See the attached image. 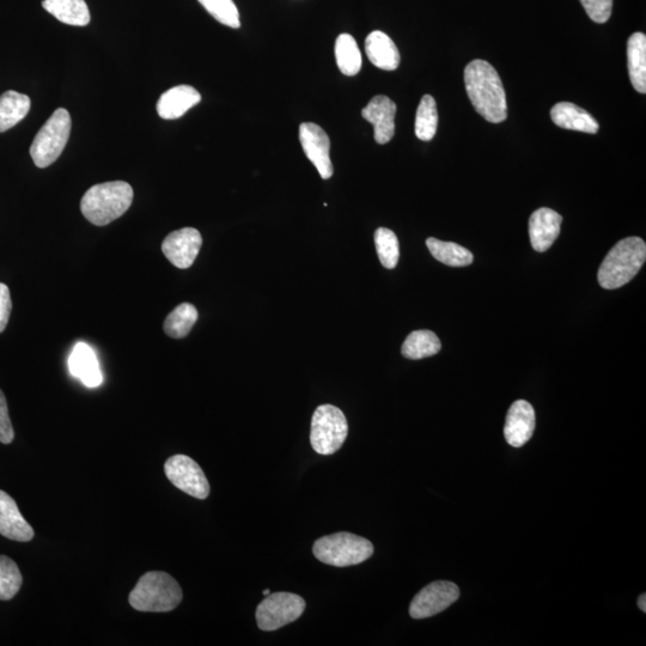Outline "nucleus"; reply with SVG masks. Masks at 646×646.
I'll list each match as a JSON object with an SVG mask.
<instances>
[{"label":"nucleus","instance_id":"obj_21","mask_svg":"<svg viewBox=\"0 0 646 646\" xmlns=\"http://www.w3.org/2000/svg\"><path fill=\"white\" fill-rule=\"evenodd\" d=\"M42 6L69 26L85 27L90 22V11L85 0H44Z\"/></svg>","mask_w":646,"mask_h":646},{"label":"nucleus","instance_id":"obj_19","mask_svg":"<svg viewBox=\"0 0 646 646\" xmlns=\"http://www.w3.org/2000/svg\"><path fill=\"white\" fill-rule=\"evenodd\" d=\"M69 367L71 374L78 377L87 387H99L103 381L95 352L87 344L78 343L75 346L69 359Z\"/></svg>","mask_w":646,"mask_h":646},{"label":"nucleus","instance_id":"obj_9","mask_svg":"<svg viewBox=\"0 0 646 646\" xmlns=\"http://www.w3.org/2000/svg\"><path fill=\"white\" fill-rule=\"evenodd\" d=\"M167 478L175 487L198 499H206L210 495V484L203 469L197 462L186 455L169 457L164 465Z\"/></svg>","mask_w":646,"mask_h":646},{"label":"nucleus","instance_id":"obj_17","mask_svg":"<svg viewBox=\"0 0 646 646\" xmlns=\"http://www.w3.org/2000/svg\"><path fill=\"white\" fill-rule=\"evenodd\" d=\"M201 95L191 85H178L162 94L157 102V113L164 120L184 117L194 106L199 105Z\"/></svg>","mask_w":646,"mask_h":646},{"label":"nucleus","instance_id":"obj_25","mask_svg":"<svg viewBox=\"0 0 646 646\" xmlns=\"http://www.w3.org/2000/svg\"><path fill=\"white\" fill-rule=\"evenodd\" d=\"M335 59L340 72L345 76H356L362 69V53L350 34H341L335 41Z\"/></svg>","mask_w":646,"mask_h":646},{"label":"nucleus","instance_id":"obj_22","mask_svg":"<svg viewBox=\"0 0 646 646\" xmlns=\"http://www.w3.org/2000/svg\"><path fill=\"white\" fill-rule=\"evenodd\" d=\"M627 59H629V73L633 88L638 93H646V36L635 33L630 36L627 44Z\"/></svg>","mask_w":646,"mask_h":646},{"label":"nucleus","instance_id":"obj_3","mask_svg":"<svg viewBox=\"0 0 646 646\" xmlns=\"http://www.w3.org/2000/svg\"><path fill=\"white\" fill-rule=\"evenodd\" d=\"M646 260V245L641 237L621 240L607 254L599 270V283L603 289L623 288L635 278Z\"/></svg>","mask_w":646,"mask_h":646},{"label":"nucleus","instance_id":"obj_28","mask_svg":"<svg viewBox=\"0 0 646 646\" xmlns=\"http://www.w3.org/2000/svg\"><path fill=\"white\" fill-rule=\"evenodd\" d=\"M438 112L434 97L423 96L419 103L416 117V136L424 142H430L436 136Z\"/></svg>","mask_w":646,"mask_h":646},{"label":"nucleus","instance_id":"obj_10","mask_svg":"<svg viewBox=\"0 0 646 646\" xmlns=\"http://www.w3.org/2000/svg\"><path fill=\"white\" fill-rule=\"evenodd\" d=\"M460 589L453 582L438 581L426 585L414 597L410 606V615L413 619H426L434 617L459 600Z\"/></svg>","mask_w":646,"mask_h":646},{"label":"nucleus","instance_id":"obj_13","mask_svg":"<svg viewBox=\"0 0 646 646\" xmlns=\"http://www.w3.org/2000/svg\"><path fill=\"white\" fill-rule=\"evenodd\" d=\"M535 411L526 400L511 405L505 422L504 436L511 447L521 448L532 438L535 430Z\"/></svg>","mask_w":646,"mask_h":646},{"label":"nucleus","instance_id":"obj_32","mask_svg":"<svg viewBox=\"0 0 646 646\" xmlns=\"http://www.w3.org/2000/svg\"><path fill=\"white\" fill-rule=\"evenodd\" d=\"M581 3L595 23H606L611 18L613 0H581Z\"/></svg>","mask_w":646,"mask_h":646},{"label":"nucleus","instance_id":"obj_14","mask_svg":"<svg viewBox=\"0 0 646 646\" xmlns=\"http://www.w3.org/2000/svg\"><path fill=\"white\" fill-rule=\"evenodd\" d=\"M563 217L558 212L542 207L529 219V237L534 251L544 253L556 242Z\"/></svg>","mask_w":646,"mask_h":646},{"label":"nucleus","instance_id":"obj_4","mask_svg":"<svg viewBox=\"0 0 646 646\" xmlns=\"http://www.w3.org/2000/svg\"><path fill=\"white\" fill-rule=\"evenodd\" d=\"M180 584L166 572L152 571L138 581L129 596L130 605L139 612L174 611L182 601Z\"/></svg>","mask_w":646,"mask_h":646},{"label":"nucleus","instance_id":"obj_18","mask_svg":"<svg viewBox=\"0 0 646 646\" xmlns=\"http://www.w3.org/2000/svg\"><path fill=\"white\" fill-rule=\"evenodd\" d=\"M551 118L562 129L595 134L600 126L585 109L570 102H560L552 108Z\"/></svg>","mask_w":646,"mask_h":646},{"label":"nucleus","instance_id":"obj_11","mask_svg":"<svg viewBox=\"0 0 646 646\" xmlns=\"http://www.w3.org/2000/svg\"><path fill=\"white\" fill-rule=\"evenodd\" d=\"M300 142L304 154L314 164L323 180L331 179L334 173L331 161V140L322 127L314 123L300 126Z\"/></svg>","mask_w":646,"mask_h":646},{"label":"nucleus","instance_id":"obj_35","mask_svg":"<svg viewBox=\"0 0 646 646\" xmlns=\"http://www.w3.org/2000/svg\"><path fill=\"white\" fill-rule=\"evenodd\" d=\"M638 607H639V609H641V611H643L644 613L646 612V595H645V594H643V595L639 596V599H638Z\"/></svg>","mask_w":646,"mask_h":646},{"label":"nucleus","instance_id":"obj_7","mask_svg":"<svg viewBox=\"0 0 646 646\" xmlns=\"http://www.w3.org/2000/svg\"><path fill=\"white\" fill-rule=\"evenodd\" d=\"M349 434V424L343 411L333 405L316 408L312 419L310 443L316 453L332 455L343 447Z\"/></svg>","mask_w":646,"mask_h":646},{"label":"nucleus","instance_id":"obj_24","mask_svg":"<svg viewBox=\"0 0 646 646\" xmlns=\"http://www.w3.org/2000/svg\"><path fill=\"white\" fill-rule=\"evenodd\" d=\"M442 349V344L437 335L431 331H414L402 345V356L418 361L437 355Z\"/></svg>","mask_w":646,"mask_h":646},{"label":"nucleus","instance_id":"obj_12","mask_svg":"<svg viewBox=\"0 0 646 646\" xmlns=\"http://www.w3.org/2000/svg\"><path fill=\"white\" fill-rule=\"evenodd\" d=\"M203 237L194 228H184L169 234L162 243V251L175 267L186 270L197 259Z\"/></svg>","mask_w":646,"mask_h":646},{"label":"nucleus","instance_id":"obj_36","mask_svg":"<svg viewBox=\"0 0 646 646\" xmlns=\"http://www.w3.org/2000/svg\"><path fill=\"white\" fill-rule=\"evenodd\" d=\"M270 594H271V590H270V589H265L264 591H262V595H264L265 597H266V596H268V595H270Z\"/></svg>","mask_w":646,"mask_h":646},{"label":"nucleus","instance_id":"obj_1","mask_svg":"<svg viewBox=\"0 0 646 646\" xmlns=\"http://www.w3.org/2000/svg\"><path fill=\"white\" fill-rule=\"evenodd\" d=\"M467 95L475 111L492 124L508 118L507 95L495 67L485 60H473L465 70Z\"/></svg>","mask_w":646,"mask_h":646},{"label":"nucleus","instance_id":"obj_20","mask_svg":"<svg viewBox=\"0 0 646 646\" xmlns=\"http://www.w3.org/2000/svg\"><path fill=\"white\" fill-rule=\"evenodd\" d=\"M365 52L371 63L381 70L394 71L400 65V53L392 39L380 30L368 35Z\"/></svg>","mask_w":646,"mask_h":646},{"label":"nucleus","instance_id":"obj_5","mask_svg":"<svg viewBox=\"0 0 646 646\" xmlns=\"http://www.w3.org/2000/svg\"><path fill=\"white\" fill-rule=\"evenodd\" d=\"M313 553L322 563L347 568L361 564L373 556L374 545L362 536L341 532L316 540Z\"/></svg>","mask_w":646,"mask_h":646},{"label":"nucleus","instance_id":"obj_16","mask_svg":"<svg viewBox=\"0 0 646 646\" xmlns=\"http://www.w3.org/2000/svg\"><path fill=\"white\" fill-rule=\"evenodd\" d=\"M0 535L18 542L34 539V529L18 510L14 498L0 490Z\"/></svg>","mask_w":646,"mask_h":646},{"label":"nucleus","instance_id":"obj_8","mask_svg":"<svg viewBox=\"0 0 646 646\" xmlns=\"http://www.w3.org/2000/svg\"><path fill=\"white\" fill-rule=\"evenodd\" d=\"M306 607L307 603L301 596L280 591L265 597L257 608L255 618L260 630L276 631L301 618Z\"/></svg>","mask_w":646,"mask_h":646},{"label":"nucleus","instance_id":"obj_6","mask_svg":"<svg viewBox=\"0 0 646 646\" xmlns=\"http://www.w3.org/2000/svg\"><path fill=\"white\" fill-rule=\"evenodd\" d=\"M72 121L70 113L64 108L57 109L36 134L30 156L36 167L47 168L63 154L69 142Z\"/></svg>","mask_w":646,"mask_h":646},{"label":"nucleus","instance_id":"obj_27","mask_svg":"<svg viewBox=\"0 0 646 646\" xmlns=\"http://www.w3.org/2000/svg\"><path fill=\"white\" fill-rule=\"evenodd\" d=\"M198 320V310L191 303H182L176 307L164 321V332L170 338L187 337Z\"/></svg>","mask_w":646,"mask_h":646},{"label":"nucleus","instance_id":"obj_34","mask_svg":"<svg viewBox=\"0 0 646 646\" xmlns=\"http://www.w3.org/2000/svg\"><path fill=\"white\" fill-rule=\"evenodd\" d=\"M12 310L10 290L8 286L0 283V333L8 326Z\"/></svg>","mask_w":646,"mask_h":646},{"label":"nucleus","instance_id":"obj_30","mask_svg":"<svg viewBox=\"0 0 646 646\" xmlns=\"http://www.w3.org/2000/svg\"><path fill=\"white\" fill-rule=\"evenodd\" d=\"M23 578L20 569L14 560L0 556V600L14 599L20 591Z\"/></svg>","mask_w":646,"mask_h":646},{"label":"nucleus","instance_id":"obj_15","mask_svg":"<svg viewBox=\"0 0 646 646\" xmlns=\"http://www.w3.org/2000/svg\"><path fill=\"white\" fill-rule=\"evenodd\" d=\"M396 105L387 96H375L363 108L362 117L374 125V137L377 144H387L395 134Z\"/></svg>","mask_w":646,"mask_h":646},{"label":"nucleus","instance_id":"obj_31","mask_svg":"<svg viewBox=\"0 0 646 646\" xmlns=\"http://www.w3.org/2000/svg\"><path fill=\"white\" fill-rule=\"evenodd\" d=\"M209 14L224 26L239 29L240 14L233 0H198Z\"/></svg>","mask_w":646,"mask_h":646},{"label":"nucleus","instance_id":"obj_26","mask_svg":"<svg viewBox=\"0 0 646 646\" xmlns=\"http://www.w3.org/2000/svg\"><path fill=\"white\" fill-rule=\"evenodd\" d=\"M432 257L450 267H465L472 264L474 257L465 247L454 242H443L434 237L426 240Z\"/></svg>","mask_w":646,"mask_h":646},{"label":"nucleus","instance_id":"obj_29","mask_svg":"<svg viewBox=\"0 0 646 646\" xmlns=\"http://www.w3.org/2000/svg\"><path fill=\"white\" fill-rule=\"evenodd\" d=\"M375 246L383 267L388 268V270H393L398 265L400 259L398 237H396L392 230L379 228L375 233Z\"/></svg>","mask_w":646,"mask_h":646},{"label":"nucleus","instance_id":"obj_23","mask_svg":"<svg viewBox=\"0 0 646 646\" xmlns=\"http://www.w3.org/2000/svg\"><path fill=\"white\" fill-rule=\"evenodd\" d=\"M30 99L27 95L9 90L0 96V133L9 131L27 117L30 111Z\"/></svg>","mask_w":646,"mask_h":646},{"label":"nucleus","instance_id":"obj_2","mask_svg":"<svg viewBox=\"0 0 646 646\" xmlns=\"http://www.w3.org/2000/svg\"><path fill=\"white\" fill-rule=\"evenodd\" d=\"M133 188L125 181L95 185L84 194L81 201L83 216L97 227H105L130 209Z\"/></svg>","mask_w":646,"mask_h":646},{"label":"nucleus","instance_id":"obj_33","mask_svg":"<svg viewBox=\"0 0 646 646\" xmlns=\"http://www.w3.org/2000/svg\"><path fill=\"white\" fill-rule=\"evenodd\" d=\"M14 438L15 432L9 416L8 402L0 389V443L10 444Z\"/></svg>","mask_w":646,"mask_h":646}]
</instances>
